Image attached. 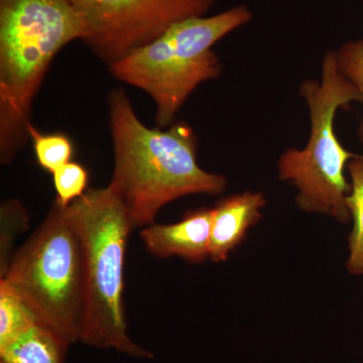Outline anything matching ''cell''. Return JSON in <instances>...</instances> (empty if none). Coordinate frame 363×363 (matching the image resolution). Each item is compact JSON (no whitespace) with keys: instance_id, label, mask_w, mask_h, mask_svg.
<instances>
[{"instance_id":"6da1fadb","label":"cell","mask_w":363,"mask_h":363,"mask_svg":"<svg viewBox=\"0 0 363 363\" xmlns=\"http://www.w3.org/2000/svg\"><path fill=\"white\" fill-rule=\"evenodd\" d=\"M108 123L114 152L109 185L128 208L135 228L154 223L160 210L178 198L225 190V177L198 164L197 138L189 124L149 128L121 88L109 93Z\"/></svg>"},{"instance_id":"7a4b0ae2","label":"cell","mask_w":363,"mask_h":363,"mask_svg":"<svg viewBox=\"0 0 363 363\" xmlns=\"http://www.w3.org/2000/svg\"><path fill=\"white\" fill-rule=\"evenodd\" d=\"M86 26L71 0H0V162L30 140L33 104L55 57Z\"/></svg>"},{"instance_id":"3957f363","label":"cell","mask_w":363,"mask_h":363,"mask_svg":"<svg viewBox=\"0 0 363 363\" xmlns=\"http://www.w3.org/2000/svg\"><path fill=\"white\" fill-rule=\"evenodd\" d=\"M0 281L40 323L70 345L81 342L87 304L85 250L68 206L54 200L45 220L14 253Z\"/></svg>"},{"instance_id":"277c9868","label":"cell","mask_w":363,"mask_h":363,"mask_svg":"<svg viewBox=\"0 0 363 363\" xmlns=\"http://www.w3.org/2000/svg\"><path fill=\"white\" fill-rule=\"evenodd\" d=\"M252 20L247 6L190 18L108 67L116 80L147 93L156 105V123L169 128L188 97L203 82L218 78L222 64L212 47Z\"/></svg>"},{"instance_id":"5b68a950","label":"cell","mask_w":363,"mask_h":363,"mask_svg":"<svg viewBox=\"0 0 363 363\" xmlns=\"http://www.w3.org/2000/svg\"><path fill=\"white\" fill-rule=\"evenodd\" d=\"M68 208L85 250L87 304L81 342L130 357L152 358L128 336L124 314V264L135 229L128 208L111 185L88 189Z\"/></svg>"},{"instance_id":"8992f818","label":"cell","mask_w":363,"mask_h":363,"mask_svg":"<svg viewBox=\"0 0 363 363\" xmlns=\"http://www.w3.org/2000/svg\"><path fill=\"white\" fill-rule=\"evenodd\" d=\"M310 114V135L303 150H286L279 160V177L298 189L296 203L305 212L328 215L342 223L351 220L346 198L350 184L344 169L357 155L339 142L334 119L339 108L362 104L357 88L341 73L336 52L322 62L321 81L306 80L300 86Z\"/></svg>"},{"instance_id":"52a82bcc","label":"cell","mask_w":363,"mask_h":363,"mask_svg":"<svg viewBox=\"0 0 363 363\" xmlns=\"http://www.w3.org/2000/svg\"><path fill=\"white\" fill-rule=\"evenodd\" d=\"M82 16V40L111 67L177 23L206 16L216 0H71Z\"/></svg>"},{"instance_id":"ba28073f","label":"cell","mask_w":363,"mask_h":363,"mask_svg":"<svg viewBox=\"0 0 363 363\" xmlns=\"http://www.w3.org/2000/svg\"><path fill=\"white\" fill-rule=\"evenodd\" d=\"M213 209L200 208L189 211L174 224H150L143 229L140 238L147 252L160 259L180 257L199 264L209 259Z\"/></svg>"},{"instance_id":"9c48e42d","label":"cell","mask_w":363,"mask_h":363,"mask_svg":"<svg viewBox=\"0 0 363 363\" xmlns=\"http://www.w3.org/2000/svg\"><path fill=\"white\" fill-rule=\"evenodd\" d=\"M266 205L262 193L245 192L227 197L213 208L209 259L224 262L245 238L247 231L262 218Z\"/></svg>"},{"instance_id":"30bf717a","label":"cell","mask_w":363,"mask_h":363,"mask_svg":"<svg viewBox=\"0 0 363 363\" xmlns=\"http://www.w3.org/2000/svg\"><path fill=\"white\" fill-rule=\"evenodd\" d=\"M70 344L35 321L0 345V363H66Z\"/></svg>"},{"instance_id":"8fae6325","label":"cell","mask_w":363,"mask_h":363,"mask_svg":"<svg viewBox=\"0 0 363 363\" xmlns=\"http://www.w3.org/2000/svg\"><path fill=\"white\" fill-rule=\"evenodd\" d=\"M350 176V192L346 198L353 228L350 235L348 272L363 276V157L355 156L347 162Z\"/></svg>"},{"instance_id":"7c38bea8","label":"cell","mask_w":363,"mask_h":363,"mask_svg":"<svg viewBox=\"0 0 363 363\" xmlns=\"http://www.w3.org/2000/svg\"><path fill=\"white\" fill-rule=\"evenodd\" d=\"M30 227V215L23 203L9 199L0 206V279L6 276L14 253L16 238Z\"/></svg>"},{"instance_id":"4fadbf2b","label":"cell","mask_w":363,"mask_h":363,"mask_svg":"<svg viewBox=\"0 0 363 363\" xmlns=\"http://www.w3.org/2000/svg\"><path fill=\"white\" fill-rule=\"evenodd\" d=\"M37 318L16 293L0 281V345L30 326Z\"/></svg>"},{"instance_id":"5bb4252c","label":"cell","mask_w":363,"mask_h":363,"mask_svg":"<svg viewBox=\"0 0 363 363\" xmlns=\"http://www.w3.org/2000/svg\"><path fill=\"white\" fill-rule=\"evenodd\" d=\"M28 135L33 142V150L40 168L52 174L71 162L73 145L70 138L64 133L44 135L30 124Z\"/></svg>"},{"instance_id":"9a60e30c","label":"cell","mask_w":363,"mask_h":363,"mask_svg":"<svg viewBox=\"0 0 363 363\" xmlns=\"http://www.w3.org/2000/svg\"><path fill=\"white\" fill-rule=\"evenodd\" d=\"M52 176L57 193L56 200L62 206H69L87 191L86 189L89 175L87 169L78 162H70L64 164L56 169Z\"/></svg>"},{"instance_id":"2e32d148","label":"cell","mask_w":363,"mask_h":363,"mask_svg":"<svg viewBox=\"0 0 363 363\" xmlns=\"http://www.w3.org/2000/svg\"><path fill=\"white\" fill-rule=\"evenodd\" d=\"M336 57L341 73L357 88L363 101V39L344 43L336 51ZM357 136L363 145V116Z\"/></svg>"}]
</instances>
